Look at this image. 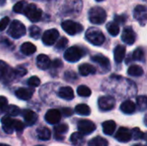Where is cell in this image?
<instances>
[{"label": "cell", "mask_w": 147, "mask_h": 146, "mask_svg": "<svg viewBox=\"0 0 147 146\" xmlns=\"http://www.w3.org/2000/svg\"><path fill=\"white\" fill-rule=\"evenodd\" d=\"M86 40L94 46H101L105 41L103 33L96 28H90L85 33Z\"/></svg>", "instance_id": "cell-1"}, {"label": "cell", "mask_w": 147, "mask_h": 146, "mask_svg": "<svg viewBox=\"0 0 147 146\" xmlns=\"http://www.w3.org/2000/svg\"><path fill=\"white\" fill-rule=\"evenodd\" d=\"M107 18L106 11L98 6L93 7L89 11V20L93 24H102Z\"/></svg>", "instance_id": "cell-2"}, {"label": "cell", "mask_w": 147, "mask_h": 146, "mask_svg": "<svg viewBox=\"0 0 147 146\" xmlns=\"http://www.w3.org/2000/svg\"><path fill=\"white\" fill-rule=\"evenodd\" d=\"M26 34V28L22 22L18 20L13 21L8 29V34L14 39H19Z\"/></svg>", "instance_id": "cell-3"}, {"label": "cell", "mask_w": 147, "mask_h": 146, "mask_svg": "<svg viewBox=\"0 0 147 146\" xmlns=\"http://www.w3.org/2000/svg\"><path fill=\"white\" fill-rule=\"evenodd\" d=\"M84 55V50L77 46H74L66 49L64 54V58L66 61L74 63V62L78 61Z\"/></svg>", "instance_id": "cell-4"}, {"label": "cell", "mask_w": 147, "mask_h": 146, "mask_svg": "<svg viewBox=\"0 0 147 146\" xmlns=\"http://www.w3.org/2000/svg\"><path fill=\"white\" fill-rule=\"evenodd\" d=\"M23 14L27 16V18L29 21L33 22H36L40 20L41 15H42V11L35 4L29 3V4H27Z\"/></svg>", "instance_id": "cell-5"}, {"label": "cell", "mask_w": 147, "mask_h": 146, "mask_svg": "<svg viewBox=\"0 0 147 146\" xmlns=\"http://www.w3.org/2000/svg\"><path fill=\"white\" fill-rule=\"evenodd\" d=\"M16 77L15 70L10 68L9 65H7L4 61L0 60V80L5 83H9L12 81Z\"/></svg>", "instance_id": "cell-6"}, {"label": "cell", "mask_w": 147, "mask_h": 146, "mask_svg": "<svg viewBox=\"0 0 147 146\" xmlns=\"http://www.w3.org/2000/svg\"><path fill=\"white\" fill-rule=\"evenodd\" d=\"M61 27L63 30L70 35H75L77 34H79L84 29V27L80 23H78L71 20L63 22L61 23Z\"/></svg>", "instance_id": "cell-7"}, {"label": "cell", "mask_w": 147, "mask_h": 146, "mask_svg": "<svg viewBox=\"0 0 147 146\" xmlns=\"http://www.w3.org/2000/svg\"><path fill=\"white\" fill-rule=\"evenodd\" d=\"M96 125L89 120H80L78 123V132L83 135H88L92 133L96 130Z\"/></svg>", "instance_id": "cell-8"}, {"label": "cell", "mask_w": 147, "mask_h": 146, "mask_svg": "<svg viewBox=\"0 0 147 146\" xmlns=\"http://www.w3.org/2000/svg\"><path fill=\"white\" fill-rule=\"evenodd\" d=\"M98 106L102 111H109L115 106V100L113 96H104L98 99Z\"/></svg>", "instance_id": "cell-9"}, {"label": "cell", "mask_w": 147, "mask_h": 146, "mask_svg": "<svg viewBox=\"0 0 147 146\" xmlns=\"http://www.w3.org/2000/svg\"><path fill=\"white\" fill-rule=\"evenodd\" d=\"M59 36V31L57 29H55V28H52V29L47 30L43 34V35L41 37V40H42V41H43V43L45 45L52 46L57 41Z\"/></svg>", "instance_id": "cell-10"}, {"label": "cell", "mask_w": 147, "mask_h": 146, "mask_svg": "<svg viewBox=\"0 0 147 146\" xmlns=\"http://www.w3.org/2000/svg\"><path fill=\"white\" fill-rule=\"evenodd\" d=\"M134 18L142 25L147 21V7L145 5H137L134 10Z\"/></svg>", "instance_id": "cell-11"}, {"label": "cell", "mask_w": 147, "mask_h": 146, "mask_svg": "<svg viewBox=\"0 0 147 146\" xmlns=\"http://www.w3.org/2000/svg\"><path fill=\"white\" fill-rule=\"evenodd\" d=\"M121 40L127 45H133L136 40V34L131 27H127L121 34Z\"/></svg>", "instance_id": "cell-12"}, {"label": "cell", "mask_w": 147, "mask_h": 146, "mask_svg": "<svg viewBox=\"0 0 147 146\" xmlns=\"http://www.w3.org/2000/svg\"><path fill=\"white\" fill-rule=\"evenodd\" d=\"M61 119V113L58 109H50L45 114V120L51 125H55L59 122Z\"/></svg>", "instance_id": "cell-13"}, {"label": "cell", "mask_w": 147, "mask_h": 146, "mask_svg": "<svg viewBox=\"0 0 147 146\" xmlns=\"http://www.w3.org/2000/svg\"><path fill=\"white\" fill-rule=\"evenodd\" d=\"M115 139L121 143H127L131 140L132 139V133L126 127H121L116 134H115Z\"/></svg>", "instance_id": "cell-14"}, {"label": "cell", "mask_w": 147, "mask_h": 146, "mask_svg": "<svg viewBox=\"0 0 147 146\" xmlns=\"http://www.w3.org/2000/svg\"><path fill=\"white\" fill-rule=\"evenodd\" d=\"M22 117L25 120L26 125L29 126L34 125L38 120V115L36 114V113L29 109H25L22 111Z\"/></svg>", "instance_id": "cell-15"}, {"label": "cell", "mask_w": 147, "mask_h": 146, "mask_svg": "<svg viewBox=\"0 0 147 146\" xmlns=\"http://www.w3.org/2000/svg\"><path fill=\"white\" fill-rule=\"evenodd\" d=\"M14 122L15 120H13L12 118H10L9 116H3L1 120V123H2V126H3V130L4 131V133H8V134H11L14 132Z\"/></svg>", "instance_id": "cell-16"}, {"label": "cell", "mask_w": 147, "mask_h": 146, "mask_svg": "<svg viewBox=\"0 0 147 146\" xmlns=\"http://www.w3.org/2000/svg\"><path fill=\"white\" fill-rule=\"evenodd\" d=\"M91 61H93L94 63H96L106 71H109L110 69V61L108 58H106L103 55H101V54L95 55L91 57Z\"/></svg>", "instance_id": "cell-17"}, {"label": "cell", "mask_w": 147, "mask_h": 146, "mask_svg": "<svg viewBox=\"0 0 147 146\" xmlns=\"http://www.w3.org/2000/svg\"><path fill=\"white\" fill-rule=\"evenodd\" d=\"M36 64H37V66L39 69L44 71V70H47L50 67L52 62H51L49 57L47 56L46 54H40L37 57Z\"/></svg>", "instance_id": "cell-18"}, {"label": "cell", "mask_w": 147, "mask_h": 146, "mask_svg": "<svg viewBox=\"0 0 147 146\" xmlns=\"http://www.w3.org/2000/svg\"><path fill=\"white\" fill-rule=\"evenodd\" d=\"M58 96L66 101H71L74 98V92L73 89L71 87H62L59 89V92H58Z\"/></svg>", "instance_id": "cell-19"}, {"label": "cell", "mask_w": 147, "mask_h": 146, "mask_svg": "<svg viewBox=\"0 0 147 146\" xmlns=\"http://www.w3.org/2000/svg\"><path fill=\"white\" fill-rule=\"evenodd\" d=\"M34 94V89L27 88H20L16 91V96L21 100L27 101L29 100Z\"/></svg>", "instance_id": "cell-20"}, {"label": "cell", "mask_w": 147, "mask_h": 146, "mask_svg": "<svg viewBox=\"0 0 147 146\" xmlns=\"http://www.w3.org/2000/svg\"><path fill=\"white\" fill-rule=\"evenodd\" d=\"M126 56V47L124 46L119 45L115 48L114 51V58H115V61L117 64H120L122 62V60L124 59Z\"/></svg>", "instance_id": "cell-21"}, {"label": "cell", "mask_w": 147, "mask_h": 146, "mask_svg": "<svg viewBox=\"0 0 147 146\" xmlns=\"http://www.w3.org/2000/svg\"><path fill=\"white\" fill-rule=\"evenodd\" d=\"M121 110L126 114H132L136 110V105L130 100L123 102L121 105Z\"/></svg>", "instance_id": "cell-22"}, {"label": "cell", "mask_w": 147, "mask_h": 146, "mask_svg": "<svg viewBox=\"0 0 147 146\" xmlns=\"http://www.w3.org/2000/svg\"><path fill=\"white\" fill-rule=\"evenodd\" d=\"M68 132V126L65 124H59L54 127V136L58 140H63L64 135Z\"/></svg>", "instance_id": "cell-23"}, {"label": "cell", "mask_w": 147, "mask_h": 146, "mask_svg": "<svg viewBox=\"0 0 147 146\" xmlns=\"http://www.w3.org/2000/svg\"><path fill=\"white\" fill-rule=\"evenodd\" d=\"M116 128V124L114 120H107L102 123V130L106 135L111 136Z\"/></svg>", "instance_id": "cell-24"}, {"label": "cell", "mask_w": 147, "mask_h": 146, "mask_svg": "<svg viewBox=\"0 0 147 146\" xmlns=\"http://www.w3.org/2000/svg\"><path fill=\"white\" fill-rule=\"evenodd\" d=\"M78 71H79L80 75L84 76V77L96 73V68L92 65H90V64H83L79 65Z\"/></svg>", "instance_id": "cell-25"}, {"label": "cell", "mask_w": 147, "mask_h": 146, "mask_svg": "<svg viewBox=\"0 0 147 146\" xmlns=\"http://www.w3.org/2000/svg\"><path fill=\"white\" fill-rule=\"evenodd\" d=\"M70 140L71 145L74 146H82L85 142L84 135L79 132L72 133L70 138Z\"/></svg>", "instance_id": "cell-26"}, {"label": "cell", "mask_w": 147, "mask_h": 146, "mask_svg": "<svg viewBox=\"0 0 147 146\" xmlns=\"http://www.w3.org/2000/svg\"><path fill=\"white\" fill-rule=\"evenodd\" d=\"M36 51V46L31 42H25L21 46V52L25 55L34 54Z\"/></svg>", "instance_id": "cell-27"}, {"label": "cell", "mask_w": 147, "mask_h": 146, "mask_svg": "<svg viewBox=\"0 0 147 146\" xmlns=\"http://www.w3.org/2000/svg\"><path fill=\"white\" fill-rule=\"evenodd\" d=\"M36 133H37L38 139L40 140H48L51 138V132L47 127L38 128Z\"/></svg>", "instance_id": "cell-28"}, {"label": "cell", "mask_w": 147, "mask_h": 146, "mask_svg": "<svg viewBox=\"0 0 147 146\" xmlns=\"http://www.w3.org/2000/svg\"><path fill=\"white\" fill-rule=\"evenodd\" d=\"M127 73L129 76H133V77H140L143 75L144 71L142 69V67H140V65H131L128 70H127Z\"/></svg>", "instance_id": "cell-29"}, {"label": "cell", "mask_w": 147, "mask_h": 146, "mask_svg": "<svg viewBox=\"0 0 147 146\" xmlns=\"http://www.w3.org/2000/svg\"><path fill=\"white\" fill-rule=\"evenodd\" d=\"M75 112L80 115L87 116L90 114V108L86 104H78L75 108Z\"/></svg>", "instance_id": "cell-30"}, {"label": "cell", "mask_w": 147, "mask_h": 146, "mask_svg": "<svg viewBox=\"0 0 147 146\" xmlns=\"http://www.w3.org/2000/svg\"><path fill=\"white\" fill-rule=\"evenodd\" d=\"M107 30L112 36H117L120 33V28L115 22H110L107 24Z\"/></svg>", "instance_id": "cell-31"}, {"label": "cell", "mask_w": 147, "mask_h": 146, "mask_svg": "<svg viewBox=\"0 0 147 146\" xmlns=\"http://www.w3.org/2000/svg\"><path fill=\"white\" fill-rule=\"evenodd\" d=\"M89 146H108L109 145V143H108V140L102 138V137H96L94 139H92L91 140H90Z\"/></svg>", "instance_id": "cell-32"}, {"label": "cell", "mask_w": 147, "mask_h": 146, "mask_svg": "<svg viewBox=\"0 0 147 146\" xmlns=\"http://www.w3.org/2000/svg\"><path fill=\"white\" fill-rule=\"evenodd\" d=\"M137 106L140 111L147 110V96H140L137 97Z\"/></svg>", "instance_id": "cell-33"}, {"label": "cell", "mask_w": 147, "mask_h": 146, "mask_svg": "<svg viewBox=\"0 0 147 146\" xmlns=\"http://www.w3.org/2000/svg\"><path fill=\"white\" fill-rule=\"evenodd\" d=\"M77 93L79 96H83V97H88L91 95V90L89 87L85 86V85H80L78 87L77 89Z\"/></svg>", "instance_id": "cell-34"}, {"label": "cell", "mask_w": 147, "mask_h": 146, "mask_svg": "<svg viewBox=\"0 0 147 146\" xmlns=\"http://www.w3.org/2000/svg\"><path fill=\"white\" fill-rule=\"evenodd\" d=\"M40 28L37 26H31L29 28V34L32 38L37 40L40 37Z\"/></svg>", "instance_id": "cell-35"}, {"label": "cell", "mask_w": 147, "mask_h": 146, "mask_svg": "<svg viewBox=\"0 0 147 146\" xmlns=\"http://www.w3.org/2000/svg\"><path fill=\"white\" fill-rule=\"evenodd\" d=\"M134 60H137V61H141L144 59L145 58V52L143 51L142 48H137L134 52H133V56H132Z\"/></svg>", "instance_id": "cell-36"}, {"label": "cell", "mask_w": 147, "mask_h": 146, "mask_svg": "<svg viewBox=\"0 0 147 146\" xmlns=\"http://www.w3.org/2000/svg\"><path fill=\"white\" fill-rule=\"evenodd\" d=\"M6 113L9 115V116H17L18 114H20L21 110L17 106L15 105H9L8 106L7 109H6Z\"/></svg>", "instance_id": "cell-37"}, {"label": "cell", "mask_w": 147, "mask_h": 146, "mask_svg": "<svg viewBox=\"0 0 147 146\" xmlns=\"http://www.w3.org/2000/svg\"><path fill=\"white\" fill-rule=\"evenodd\" d=\"M27 6V3L24 1H20L18 3H16L14 6H13V10L16 13H23L24 9Z\"/></svg>", "instance_id": "cell-38"}, {"label": "cell", "mask_w": 147, "mask_h": 146, "mask_svg": "<svg viewBox=\"0 0 147 146\" xmlns=\"http://www.w3.org/2000/svg\"><path fill=\"white\" fill-rule=\"evenodd\" d=\"M68 44V40L65 38V37H62L61 39L59 40V41L56 43L55 45V48L58 49V50H62V49H65L66 47Z\"/></svg>", "instance_id": "cell-39"}, {"label": "cell", "mask_w": 147, "mask_h": 146, "mask_svg": "<svg viewBox=\"0 0 147 146\" xmlns=\"http://www.w3.org/2000/svg\"><path fill=\"white\" fill-rule=\"evenodd\" d=\"M144 133L142 131H140V129H139L138 127H135L133 129L132 131V137H134V139L135 140H138V139H143L144 138Z\"/></svg>", "instance_id": "cell-40"}, {"label": "cell", "mask_w": 147, "mask_h": 146, "mask_svg": "<svg viewBox=\"0 0 147 146\" xmlns=\"http://www.w3.org/2000/svg\"><path fill=\"white\" fill-rule=\"evenodd\" d=\"M8 108V100L4 96H0V114L6 112Z\"/></svg>", "instance_id": "cell-41"}, {"label": "cell", "mask_w": 147, "mask_h": 146, "mask_svg": "<svg viewBox=\"0 0 147 146\" xmlns=\"http://www.w3.org/2000/svg\"><path fill=\"white\" fill-rule=\"evenodd\" d=\"M28 84L31 87H38L40 84V80L39 79V77L34 76V77H31L30 78H28Z\"/></svg>", "instance_id": "cell-42"}, {"label": "cell", "mask_w": 147, "mask_h": 146, "mask_svg": "<svg viewBox=\"0 0 147 146\" xmlns=\"http://www.w3.org/2000/svg\"><path fill=\"white\" fill-rule=\"evenodd\" d=\"M14 70H15V74L16 77H22L27 73V70L22 67H17Z\"/></svg>", "instance_id": "cell-43"}, {"label": "cell", "mask_w": 147, "mask_h": 146, "mask_svg": "<svg viewBox=\"0 0 147 146\" xmlns=\"http://www.w3.org/2000/svg\"><path fill=\"white\" fill-rule=\"evenodd\" d=\"M14 129L16 131V132H22L23 129H24V124L18 120H15V122H14Z\"/></svg>", "instance_id": "cell-44"}, {"label": "cell", "mask_w": 147, "mask_h": 146, "mask_svg": "<svg viewBox=\"0 0 147 146\" xmlns=\"http://www.w3.org/2000/svg\"><path fill=\"white\" fill-rule=\"evenodd\" d=\"M9 17H3L0 20V31H3L6 27L9 25Z\"/></svg>", "instance_id": "cell-45"}, {"label": "cell", "mask_w": 147, "mask_h": 146, "mask_svg": "<svg viewBox=\"0 0 147 146\" xmlns=\"http://www.w3.org/2000/svg\"><path fill=\"white\" fill-rule=\"evenodd\" d=\"M61 114H63L65 117H69V116H71L72 114H73V111L71 110V108H64L61 109Z\"/></svg>", "instance_id": "cell-46"}, {"label": "cell", "mask_w": 147, "mask_h": 146, "mask_svg": "<svg viewBox=\"0 0 147 146\" xmlns=\"http://www.w3.org/2000/svg\"><path fill=\"white\" fill-rule=\"evenodd\" d=\"M65 79H66V80H69V81L77 79V75H76V73H74V72H72V71H67V72H65Z\"/></svg>", "instance_id": "cell-47"}, {"label": "cell", "mask_w": 147, "mask_h": 146, "mask_svg": "<svg viewBox=\"0 0 147 146\" xmlns=\"http://www.w3.org/2000/svg\"><path fill=\"white\" fill-rule=\"evenodd\" d=\"M115 22L116 23H120V24H123L126 22V16L125 15H115Z\"/></svg>", "instance_id": "cell-48"}, {"label": "cell", "mask_w": 147, "mask_h": 146, "mask_svg": "<svg viewBox=\"0 0 147 146\" xmlns=\"http://www.w3.org/2000/svg\"><path fill=\"white\" fill-rule=\"evenodd\" d=\"M0 45H4V46H6L7 47L9 46H12V44H11V42L8 40V39H5V38H0Z\"/></svg>", "instance_id": "cell-49"}, {"label": "cell", "mask_w": 147, "mask_h": 146, "mask_svg": "<svg viewBox=\"0 0 147 146\" xmlns=\"http://www.w3.org/2000/svg\"><path fill=\"white\" fill-rule=\"evenodd\" d=\"M52 65H53L54 68H59V67H61V66L63 65V64H62L61 60H59V59H55V60L52 63Z\"/></svg>", "instance_id": "cell-50"}, {"label": "cell", "mask_w": 147, "mask_h": 146, "mask_svg": "<svg viewBox=\"0 0 147 146\" xmlns=\"http://www.w3.org/2000/svg\"><path fill=\"white\" fill-rule=\"evenodd\" d=\"M5 0H0V6H3V5H4L5 4Z\"/></svg>", "instance_id": "cell-51"}, {"label": "cell", "mask_w": 147, "mask_h": 146, "mask_svg": "<svg viewBox=\"0 0 147 146\" xmlns=\"http://www.w3.org/2000/svg\"><path fill=\"white\" fill-rule=\"evenodd\" d=\"M144 121H145V124L146 126H147V114L145 116V119H144Z\"/></svg>", "instance_id": "cell-52"}, {"label": "cell", "mask_w": 147, "mask_h": 146, "mask_svg": "<svg viewBox=\"0 0 147 146\" xmlns=\"http://www.w3.org/2000/svg\"><path fill=\"white\" fill-rule=\"evenodd\" d=\"M143 139L147 142V133H145V134H144V138H143Z\"/></svg>", "instance_id": "cell-53"}, {"label": "cell", "mask_w": 147, "mask_h": 146, "mask_svg": "<svg viewBox=\"0 0 147 146\" xmlns=\"http://www.w3.org/2000/svg\"><path fill=\"white\" fill-rule=\"evenodd\" d=\"M0 146H10L9 145H5V144H0Z\"/></svg>", "instance_id": "cell-54"}, {"label": "cell", "mask_w": 147, "mask_h": 146, "mask_svg": "<svg viewBox=\"0 0 147 146\" xmlns=\"http://www.w3.org/2000/svg\"><path fill=\"white\" fill-rule=\"evenodd\" d=\"M134 146H145V145H134Z\"/></svg>", "instance_id": "cell-55"}, {"label": "cell", "mask_w": 147, "mask_h": 146, "mask_svg": "<svg viewBox=\"0 0 147 146\" xmlns=\"http://www.w3.org/2000/svg\"><path fill=\"white\" fill-rule=\"evenodd\" d=\"M96 2H102L103 0H96Z\"/></svg>", "instance_id": "cell-56"}]
</instances>
